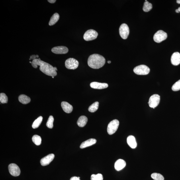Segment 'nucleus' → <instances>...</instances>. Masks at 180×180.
<instances>
[{"mask_svg": "<svg viewBox=\"0 0 180 180\" xmlns=\"http://www.w3.org/2000/svg\"><path fill=\"white\" fill-rule=\"evenodd\" d=\"M32 64V67L35 69L39 66L40 70L47 75L54 77L57 75L58 69L56 67H54L49 63L42 60L40 58L33 60Z\"/></svg>", "mask_w": 180, "mask_h": 180, "instance_id": "1", "label": "nucleus"}, {"mask_svg": "<svg viewBox=\"0 0 180 180\" xmlns=\"http://www.w3.org/2000/svg\"><path fill=\"white\" fill-rule=\"evenodd\" d=\"M88 64L93 69H99L103 67L105 63V60L103 56L99 54H95L90 56L88 60Z\"/></svg>", "mask_w": 180, "mask_h": 180, "instance_id": "2", "label": "nucleus"}, {"mask_svg": "<svg viewBox=\"0 0 180 180\" xmlns=\"http://www.w3.org/2000/svg\"><path fill=\"white\" fill-rule=\"evenodd\" d=\"M150 69L146 65H141L135 67L134 69V72L139 75H146L150 72Z\"/></svg>", "mask_w": 180, "mask_h": 180, "instance_id": "3", "label": "nucleus"}, {"mask_svg": "<svg viewBox=\"0 0 180 180\" xmlns=\"http://www.w3.org/2000/svg\"><path fill=\"white\" fill-rule=\"evenodd\" d=\"M120 122L117 120H114L110 122L108 124L107 132L108 134L112 135L115 133L118 129Z\"/></svg>", "mask_w": 180, "mask_h": 180, "instance_id": "4", "label": "nucleus"}, {"mask_svg": "<svg viewBox=\"0 0 180 180\" xmlns=\"http://www.w3.org/2000/svg\"><path fill=\"white\" fill-rule=\"evenodd\" d=\"M98 36V33L95 30H89L85 33L83 36V38L87 41H89L97 38Z\"/></svg>", "mask_w": 180, "mask_h": 180, "instance_id": "5", "label": "nucleus"}, {"mask_svg": "<svg viewBox=\"0 0 180 180\" xmlns=\"http://www.w3.org/2000/svg\"><path fill=\"white\" fill-rule=\"evenodd\" d=\"M167 35L166 33L162 30H159L155 33L153 36V40L157 43H160L166 39Z\"/></svg>", "mask_w": 180, "mask_h": 180, "instance_id": "6", "label": "nucleus"}, {"mask_svg": "<svg viewBox=\"0 0 180 180\" xmlns=\"http://www.w3.org/2000/svg\"><path fill=\"white\" fill-rule=\"evenodd\" d=\"M79 65V61L74 58H69L65 61V66L69 69L74 70L77 69Z\"/></svg>", "mask_w": 180, "mask_h": 180, "instance_id": "7", "label": "nucleus"}, {"mask_svg": "<svg viewBox=\"0 0 180 180\" xmlns=\"http://www.w3.org/2000/svg\"><path fill=\"white\" fill-rule=\"evenodd\" d=\"M160 101V96L157 94H155L151 96L149 99V105L151 108H154L158 105Z\"/></svg>", "mask_w": 180, "mask_h": 180, "instance_id": "8", "label": "nucleus"}, {"mask_svg": "<svg viewBox=\"0 0 180 180\" xmlns=\"http://www.w3.org/2000/svg\"><path fill=\"white\" fill-rule=\"evenodd\" d=\"M120 35L124 40L128 38L130 33L129 28L126 24H123L120 26L119 29Z\"/></svg>", "mask_w": 180, "mask_h": 180, "instance_id": "9", "label": "nucleus"}, {"mask_svg": "<svg viewBox=\"0 0 180 180\" xmlns=\"http://www.w3.org/2000/svg\"><path fill=\"white\" fill-rule=\"evenodd\" d=\"M9 173L14 177H18L20 173V170L19 167L15 163H11L9 166Z\"/></svg>", "mask_w": 180, "mask_h": 180, "instance_id": "10", "label": "nucleus"}, {"mask_svg": "<svg viewBox=\"0 0 180 180\" xmlns=\"http://www.w3.org/2000/svg\"><path fill=\"white\" fill-rule=\"evenodd\" d=\"M52 52L56 54H65L69 52V49L64 46H56L52 49Z\"/></svg>", "mask_w": 180, "mask_h": 180, "instance_id": "11", "label": "nucleus"}, {"mask_svg": "<svg viewBox=\"0 0 180 180\" xmlns=\"http://www.w3.org/2000/svg\"><path fill=\"white\" fill-rule=\"evenodd\" d=\"M54 157L55 155L54 154H50L47 155L41 159V165L43 166L48 165L53 161Z\"/></svg>", "mask_w": 180, "mask_h": 180, "instance_id": "12", "label": "nucleus"}, {"mask_svg": "<svg viewBox=\"0 0 180 180\" xmlns=\"http://www.w3.org/2000/svg\"><path fill=\"white\" fill-rule=\"evenodd\" d=\"M90 86L92 88L94 89H101L107 88L108 85L107 83H101L94 82L90 84Z\"/></svg>", "mask_w": 180, "mask_h": 180, "instance_id": "13", "label": "nucleus"}, {"mask_svg": "<svg viewBox=\"0 0 180 180\" xmlns=\"http://www.w3.org/2000/svg\"><path fill=\"white\" fill-rule=\"evenodd\" d=\"M172 64L174 65H179L180 63V54L179 52H175L172 55L171 58Z\"/></svg>", "mask_w": 180, "mask_h": 180, "instance_id": "14", "label": "nucleus"}, {"mask_svg": "<svg viewBox=\"0 0 180 180\" xmlns=\"http://www.w3.org/2000/svg\"><path fill=\"white\" fill-rule=\"evenodd\" d=\"M126 161L122 159H119L116 161L114 164V168L116 170L119 171L126 167Z\"/></svg>", "mask_w": 180, "mask_h": 180, "instance_id": "15", "label": "nucleus"}, {"mask_svg": "<svg viewBox=\"0 0 180 180\" xmlns=\"http://www.w3.org/2000/svg\"><path fill=\"white\" fill-rule=\"evenodd\" d=\"M61 106L65 112L67 114L71 113L73 110V106L67 102H62L61 103Z\"/></svg>", "mask_w": 180, "mask_h": 180, "instance_id": "16", "label": "nucleus"}, {"mask_svg": "<svg viewBox=\"0 0 180 180\" xmlns=\"http://www.w3.org/2000/svg\"><path fill=\"white\" fill-rule=\"evenodd\" d=\"M96 142H97V140L95 139H90L82 143L80 147L81 149L84 148L95 144Z\"/></svg>", "mask_w": 180, "mask_h": 180, "instance_id": "17", "label": "nucleus"}, {"mask_svg": "<svg viewBox=\"0 0 180 180\" xmlns=\"http://www.w3.org/2000/svg\"><path fill=\"white\" fill-rule=\"evenodd\" d=\"M127 142L131 148L134 149L137 146V143L135 137L132 136H129L127 139Z\"/></svg>", "mask_w": 180, "mask_h": 180, "instance_id": "18", "label": "nucleus"}, {"mask_svg": "<svg viewBox=\"0 0 180 180\" xmlns=\"http://www.w3.org/2000/svg\"><path fill=\"white\" fill-rule=\"evenodd\" d=\"M88 121V119L86 116H81L77 120V124L80 127L83 128L86 125Z\"/></svg>", "mask_w": 180, "mask_h": 180, "instance_id": "19", "label": "nucleus"}, {"mask_svg": "<svg viewBox=\"0 0 180 180\" xmlns=\"http://www.w3.org/2000/svg\"><path fill=\"white\" fill-rule=\"evenodd\" d=\"M18 100L20 103L23 104H27L30 103V98L26 95H21L19 96Z\"/></svg>", "mask_w": 180, "mask_h": 180, "instance_id": "20", "label": "nucleus"}, {"mask_svg": "<svg viewBox=\"0 0 180 180\" xmlns=\"http://www.w3.org/2000/svg\"><path fill=\"white\" fill-rule=\"evenodd\" d=\"M60 19V15L58 13H56L54 14L51 17L50 21L49 22V25L52 26L54 25Z\"/></svg>", "mask_w": 180, "mask_h": 180, "instance_id": "21", "label": "nucleus"}, {"mask_svg": "<svg viewBox=\"0 0 180 180\" xmlns=\"http://www.w3.org/2000/svg\"><path fill=\"white\" fill-rule=\"evenodd\" d=\"M32 142L36 146H40L42 143V138L40 136L37 135H35L32 138Z\"/></svg>", "mask_w": 180, "mask_h": 180, "instance_id": "22", "label": "nucleus"}, {"mask_svg": "<svg viewBox=\"0 0 180 180\" xmlns=\"http://www.w3.org/2000/svg\"><path fill=\"white\" fill-rule=\"evenodd\" d=\"M43 120L42 116H40L34 121L32 124V128L34 129L38 128L42 123Z\"/></svg>", "mask_w": 180, "mask_h": 180, "instance_id": "23", "label": "nucleus"}, {"mask_svg": "<svg viewBox=\"0 0 180 180\" xmlns=\"http://www.w3.org/2000/svg\"><path fill=\"white\" fill-rule=\"evenodd\" d=\"M99 103L97 101L95 102L91 106H90L89 108V111L91 112H95L99 108Z\"/></svg>", "mask_w": 180, "mask_h": 180, "instance_id": "24", "label": "nucleus"}, {"mask_svg": "<svg viewBox=\"0 0 180 180\" xmlns=\"http://www.w3.org/2000/svg\"><path fill=\"white\" fill-rule=\"evenodd\" d=\"M152 8V4L148 1H145L143 6V10L144 12H148L150 11Z\"/></svg>", "mask_w": 180, "mask_h": 180, "instance_id": "25", "label": "nucleus"}, {"mask_svg": "<svg viewBox=\"0 0 180 180\" xmlns=\"http://www.w3.org/2000/svg\"><path fill=\"white\" fill-rule=\"evenodd\" d=\"M151 177L154 180H164V178L161 174L157 173H153L151 175Z\"/></svg>", "mask_w": 180, "mask_h": 180, "instance_id": "26", "label": "nucleus"}, {"mask_svg": "<svg viewBox=\"0 0 180 180\" xmlns=\"http://www.w3.org/2000/svg\"><path fill=\"white\" fill-rule=\"evenodd\" d=\"M54 122V118L52 116H51L49 117L47 121L46 126L48 128H52L53 127V122Z\"/></svg>", "mask_w": 180, "mask_h": 180, "instance_id": "27", "label": "nucleus"}, {"mask_svg": "<svg viewBox=\"0 0 180 180\" xmlns=\"http://www.w3.org/2000/svg\"><path fill=\"white\" fill-rule=\"evenodd\" d=\"M0 101L2 103H7L8 97L5 93H2L0 94Z\"/></svg>", "mask_w": 180, "mask_h": 180, "instance_id": "28", "label": "nucleus"}, {"mask_svg": "<svg viewBox=\"0 0 180 180\" xmlns=\"http://www.w3.org/2000/svg\"><path fill=\"white\" fill-rule=\"evenodd\" d=\"M91 180H103V175L100 173L92 175L91 177Z\"/></svg>", "mask_w": 180, "mask_h": 180, "instance_id": "29", "label": "nucleus"}, {"mask_svg": "<svg viewBox=\"0 0 180 180\" xmlns=\"http://www.w3.org/2000/svg\"><path fill=\"white\" fill-rule=\"evenodd\" d=\"M172 89L173 91H178L180 90V79L177 81L172 87Z\"/></svg>", "mask_w": 180, "mask_h": 180, "instance_id": "30", "label": "nucleus"}, {"mask_svg": "<svg viewBox=\"0 0 180 180\" xmlns=\"http://www.w3.org/2000/svg\"><path fill=\"white\" fill-rule=\"evenodd\" d=\"M39 56L38 55H32V56H31L30 57V60H34L36 58H38Z\"/></svg>", "mask_w": 180, "mask_h": 180, "instance_id": "31", "label": "nucleus"}, {"mask_svg": "<svg viewBox=\"0 0 180 180\" xmlns=\"http://www.w3.org/2000/svg\"><path fill=\"white\" fill-rule=\"evenodd\" d=\"M79 177H73L71 178L70 180H81Z\"/></svg>", "mask_w": 180, "mask_h": 180, "instance_id": "32", "label": "nucleus"}, {"mask_svg": "<svg viewBox=\"0 0 180 180\" xmlns=\"http://www.w3.org/2000/svg\"><path fill=\"white\" fill-rule=\"evenodd\" d=\"M48 1L50 3H54L56 2V0H48Z\"/></svg>", "mask_w": 180, "mask_h": 180, "instance_id": "33", "label": "nucleus"}, {"mask_svg": "<svg viewBox=\"0 0 180 180\" xmlns=\"http://www.w3.org/2000/svg\"><path fill=\"white\" fill-rule=\"evenodd\" d=\"M177 3L178 4H180V0H177Z\"/></svg>", "mask_w": 180, "mask_h": 180, "instance_id": "34", "label": "nucleus"}, {"mask_svg": "<svg viewBox=\"0 0 180 180\" xmlns=\"http://www.w3.org/2000/svg\"><path fill=\"white\" fill-rule=\"evenodd\" d=\"M175 11L177 13H179V10H178V9H177L176 10H175Z\"/></svg>", "mask_w": 180, "mask_h": 180, "instance_id": "35", "label": "nucleus"}, {"mask_svg": "<svg viewBox=\"0 0 180 180\" xmlns=\"http://www.w3.org/2000/svg\"><path fill=\"white\" fill-rule=\"evenodd\" d=\"M107 62L108 63H109V64H110V63H111V61H107Z\"/></svg>", "mask_w": 180, "mask_h": 180, "instance_id": "36", "label": "nucleus"}, {"mask_svg": "<svg viewBox=\"0 0 180 180\" xmlns=\"http://www.w3.org/2000/svg\"><path fill=\"white\" fill-rule=\"evenodd\" d=\"M178 10L180 12V7L178 8Z\"/></svg>", "mask_w": 180, "mask_h": 180, "instance_id": "37", "label": "nucleus"}, {"mask_svg": "<svg viewBox=\"0 0 180 180\" xmlns=\"http://www.w3.org/2000/svg\"><path fill=\"white\" fill-rule=\"evenodd\" d=\"M52 77V78H54V77Z\"/></svg>", "mask_w": 180, "mask_h": 180, "instance_id": "38", "label": "nucleus"}]
</instances>
